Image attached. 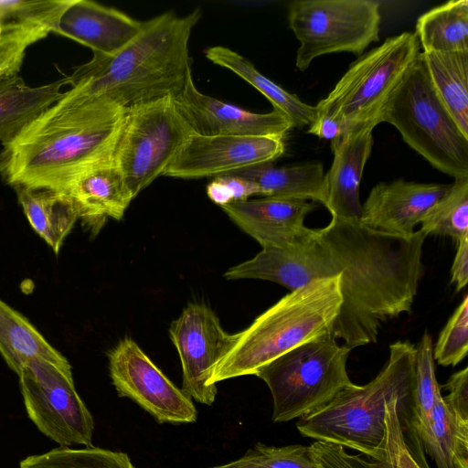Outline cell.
<instances>
[{"label":"cell","instance_id":"cell-17","mask_svg":"<svg viewBox=\"0 0 468 468\" xmlns=\"http://www.w3.org/2000/svg\"><path fill=\"white\" fill-rule=\"evenodd\" d=\"M450 186L403 179L380 182L370 190L362 205L359 223L378 231L409 237Z\"/></svg>","mask_w":468,"mask_h":468},{"label":"cell","instance_id":"cell-33","mask_svg":"<svg viewBox=\"0 0 468 468\" xmlns=\"http://www.w3.org/2000/svg\"><path fill=\"white\" fill-rule=\"evenodd\" d=\"M71 0H0V27H45L53 31Z\"/></svg>","mask_w":468,"mask_h":468},{"label":"cell","instance_id":"cell-8","mask_svg":"<svg viewBox=\"0 0 468 468\" xmlns=\"http://www.w3.org/2000/svg\"><path fill=\"white\" fill-rule=\"evenodd\" d=\"M420 43L413 32L387 38L354 61L331 92L317 105V114L342 123L346 133L379 124L380 112L415 61Z\"/></svg>","mask_w":468,"mask_h":468},{"label":"cell","instance_id":"cell-6","mask_svg":"<svg viewBox=\"0 0 468 468\" xmlns=\"http://www.w3.org/2000/svg\"><path fill=\"white\" fill-rule=\"evenodd\" d=\"M380 122L394 126L437 170L454 180L468 177V137L437 95L421 52L385 103Z\"/></svg>","mask_w":468,"mask_h":468},{"label":"cell","instance_id":"cell-5","mask_svg":"<svg viewBox=\"0 0 468 468\" xmlns=\"http://www.w3.org/2000/svg\"><path fill=\"white\" fill-rule=\"evenodd\" d=\"M416 352V346L409 341L391 344L388 362L370 382L345 388L322 408L299 418V432L315 441L356 450L371 459L379 458L387 403L399 396L411 405Z\"/></svg>","mask_w":468,"mask_h":468},{"label":"cell","instance_id":"cell-28","mask_svg":"<svg viewBox=\"0 0 468 468\" xmlns=\"http://www.w3.org/2000/svg\"><path fill=\"white\" fill-rule=\"evenodd\" d=\"M431 82L468 137V52H421Z\"/></svg>","mask_w":468,"mask_h":468},{"label":"cell","instance_id":"cell-19","mask_svg":"<svg viewBox=\"0 0 468 468\" xmlns=\"http://www.w3.org/2000/svg\"><path fill=\"white\" fill-rule=\"evenodd\" d=\"M144 22L93 1L71 0L52 32L90 48L93 54L112 56L141 32Z\"/></svg>","mask_w":468,"mask_h":468},{"label":"cell","instance_id":"cell-40","mask_svg":"<svg viewBox=\"0 0 468 468\" xmlns=\"http://www.w3.org/2000/svg\"><path fill=\"white\" fill-rule=\"evenodd\" d=\"M308 133L320 139L333 142L346 133L342 123L333 118L318 115L315 121L309 126Z\"/></svg>","mask_w":468,"mask_h":468},{"label":"cell","instance_id":"cell-20","mask_svg":"<svg viewBox=\"0 0 468 468\" xmlns=\"http://www.w3.org/2000/svg\"><path fill=\"white\" fill-rule=\"evenodd\" d=\"M410 401L392 397L386 406L382 455L369 460L349 454L344 447L315 441L307 446L310 458L319 468H422L405 441L402 429L408 420Z\"/></svg>","mask_w":468,"mask_h":468},{"label":"cell","instance_id":"cell-21","mask_svg":"<svg viewBox=\"0 0 468 468\" xmlns=\"http://www.w3.org/2000/svg\"><path fill=\"white\" fill-rule=\"evenodd\" d=\"M65 192L92 230L108 218L121 219L133 199L112 155L80 174Z\"/></svg>","mask_w":468,"mask_h":468},{"label":"cell","instance_id":"cell-9","mask_svg":"<svg viewBox=\"0 0 468 468\" xmlns=\"http://www.w3.org/2000/svg\"><path fill=\"white\" fill-rule=\"evenodd\" d=\"M193 133L175 97L125 110L112 157L133 198L164 176Z\"/></svg>","mask_w":468,"mask_h":468},{"label":"cell","instance_id":"cell-15","mask_svg":"<svg viewBox=\"0 0 468 468\" xmlns=\"http://www.w3.org/2000/svg\"><path fill=\"white\" fill-rule=\"evenodd\" d=\"M176 103L194 133L205 136H269L283 139L293 128L282 112L256 113L200 92L188 76Z\"/></svg>","mask_w":468,"mask_h":468},{"label":"cell","instance_id":"cell-24","mask_svg":"<svg viewBox=\"0 0 468 468\" xmlns=\"http://www.w3.org/2000/svg\"><path fill=\"white\" fill-rule=\"evenodd\" d=\"M18 203L34 230L58 254L79 219L77 208L65 191L15 187Z\"/></svg>","mask_w":468,"mask_h":468},{"label":"cell","instance_id":"cell-11","mask_svg":"<svg viewBox=\"0 0 468 468\" xmlns=\"http://www.w3.org/2000/svg\"><path fill=\"white\" fill-rule=\"evenodd\" d=\"M18 377L27 416L44 435L62 447L92 446L94 420L75 388L71 371L36 358Z\"/></svg>","mask_w":468,"mask_h":468},{"label":"cell","instance_id":"cell-4","mask_svg":"<svg viewBox=\"0 0 468 468\" xmlns=\"http://www.w3.org/2000/svg\"><path fill=\"white\" fill-rule=\"evenodd\" d=\"M342 304L340 274L291 291L243 331L215 367L210 385L255 375L288 351L328 334Z\"/></svg>","mask_w":468,"mask_h":468},{"label":"cell","instance_id":"cell-3","mask_svg":"<svg viewBox=\"0 0 468 468\" xmlns=\"http://www.w3.org/2000/svg\"><path fill=\"white\" fill-rule=\"evenodd\" d=\"M202 16L169 11L144 22L139 35L112 56L93 54L66 77L79 93L127 110L177 96L192 73L188 43Z\"/></svg>","mask_w":468,"mask_h":468},{"label":"cell","instance_id":"cell-1","mask_svg":"<svg viewBox=\"0 0 468 468\" xmlns=\"http://www.w3.org/2000/svg\"><path fill=\"white\" fill-rule=\"evenodd\" d=\"M317 232L333 276H341L334 337L350 348L376 343L386 322L411 310L427 236L421 230L398 236L335 218Z\"/></svg>","mask_w":468,"mask_h":468},{"label":"cell","instance_id":"cell-18","mask_svg":"<svg viewBox=\"0 0 468 468\" xmlns=\"http://www.w3.org/2000/svg\"><path fill=\"white\" fill-rule=\"evenodd\" d=\"M373 126H362L331 142L334 159L324 174V204L332 218L359 222V186L373 147Z\"/></svg>","mask_w":468,"mask_h":468},{"label":"cell","instance_id":"cell-36","mask_svg":"<svg viewBox=\"0 0 468 468\" xmlns=\"http://www.w3.org/2000/svg\"><path fill=\"white\" fill-rule=\"evenodd\" d=\"M49 33L45 27H0V80L18 74L28 48Z\"/></svg>","mask_w":468,"mask_h":468},{"label":"cell","instance_id":"cell-10","mask_svg":"<svg viewBox=\"0 0 468 468\" xmlns=\"http://www.w3.org/2000/svg\"><path fill=\"white\" fill-rule=\"evenodd\" d=\"M289 26L300 42L295 66L305 70L323 55L360 56L379 40L380 3L374 0H296L289 5Z\"/></svg>","mask_w":468,"mask_h":468},{"label":"cell","instance_id":"cell-25","mask_svg":"<svg viewBox=\"0 0 468 468\" xmlns=\"http://www.w3.org/2000/svg\"><path fill=\"white\" fill-rule=\"evenodd\" d=\"M0 354L17 376L29 361L41 358L71 371L68 359L56 350L20 313L0 299Z\"/></svg>","mask_w":468,"mask_h":468},{"label":"cell","instance_id":"cell-12","mask_svg":"<svg viewBox=\"0 0 468 468\" xmlns=\"http://www.w3.org/2000/svg\"><path fill=\"white\" fill-rule=\"evenodd\" d=\"M109 372L117 394L128 398L158 423L196 422L192 399L177 388L131 338L109 353Z\"/></svg>","mask_w":468,"mask_h":468},{"label":"cell","instance_id":"cell-39","mask_svg":"<svg viewBox=\"0 0 468 468\" xmlns=\"http://www.w3.org/2000/svg\"><path fill=\"white\" fill-rule=\"evenodd\" d=\"M456 254L451 269V282L456 290L463 289L468 282V236L458 242Z\"/></svg>","mask_w":468,"mask_h":468},{"label":"cell","instance_id":"cell-37","mask_svg":"<svg viewBox=\"0 0 468 468\" xmlns=\"http://www.w3.org/2000/svg\"><path fill=\"white\" fill-rule=\"evenodd\" d=\"M207 194L220 207L261 195L259 187L252 181L231 174L214 177L207 186Z\"/></svg>","mask_w":468,"mask_h":468},{"label":"cell","instance_id":"cell-13","mask_svg":"<svg viewBox=\"0 0 468 468\" xmlns=\"http://www.w3.org/2000/svg\"><path fill=\"white\" fill-rule=\"evenodd\" d=\"M169 335L181 360V389L196 401L212 405L218 389L209 379L232 347L236 334L227 333L207 305L191 303L171 324Z\"/></svg>","mask_w":468,"mask_h":468},{"label":"cell","instance_id":"cell-23","mask_svg":"<svg viewBox=\"0 0 468 468\" xmlns=\"http://www.w3.org/2000/svg\"><path fill=\"white\" fill-rule=\"evenodd\" d=\"M68 85L66 78L32 87L18 75L0 80V142L11 141L26 125L51 106Z\"/></svg>","mask_w":468,"mask_h":468},{"label":"cell","instance_id":"cell-30","mask_svg":"<svg viewBox=\"0 0 468 468\" xmlns=\"http://www.w3.org/2000/svg\"><path fill=\"white\" fill-rule=\"evenodd\" d=\"M416 349L415 384L408 420L402 432L418 463L422 468H429L420 444L419 432L441 386L436 379L432 339L428 332L424 333Z\"/></svg>","mask_w":468,"mask_h":468},{"label":"cell","instance_id":"cell-27","mask_svg":"<svg viewBox=\"0 0 468 468\" xmlns=\"http://www.w3.org/2000/svg\"><path fill=\"white\" fill-rule=\"evenodd\" d=\"M205 55L214 64L229 69L258 90L270 101L274 110L283 112L290 119L293 128L309 127L315 121L316 106L302 101L295 94L265 77L238 52L223 46H215L207 48Z\"/></svg>","mask_w":468,"mask_h":468},{"label":"cell","instance_id":"cell-14","mask_svg":"<svg viewBox=\"0 0 468 468\" xmlns=\"http://www.w3.org/2000/svg\"><path fill=\"white\" fill-rule=\"evenodd\" d=\"M285 151L283 139L269 136H205L192 133L164 176L194 179L219 176L273 162Z\"/></svg>","mask_w":468,"mask_h":468},{"label":"cell","instance_id":"cell-26","mask_svg":"<svg viewBox=\"0 0 468 468\" xmlns=\"http://www.w3.org/2000/svg\"><path fill=\"white\" fill-rule=\"evenodd\" d=\"M419 441L437 468H468V424L450 411L441 388L420 430Z\"/></svg>","mask_w":468,"mask_h":468},{"label":"cell","instance_id":"cell-7","mask_svg":"<svg viewBox=\"0 0 468 468\" xmlns=\"http://www.w3.org/2000/svg\"><path fill=\"white\" fill-rule=\"evenodd\" d=\"M352 348L339 346L333 334L304 343L261 368L256 376L270 388L274 422L310 414L353 387L346 371Z\"/></svg>","mask_w":468,"mask_h":468},{"label":"cell","instance_id":"cell-32","mask_svg":"<svg viewBox=\"0 0 468 468\" xmlns=\"http://www.w3.org/2000/svg\"><path fill=\"white\" fill-rule=\"evenodd\" d=\"M19 468H135L127 453L98 447L71 449L55 448L40 454L30 455L19 463Z\"/></svg>","mask_w":468,"mask_h":468},{"label":"cell","instance_id":"cell-38","mask_svg":"<svg viewBox=\"0 0 468 468\" xmlns=\"http://www.w3.org/2000/svg\"><path fill=\"white\" fill-rule=\"evenodd\" d=\"M442 387L449 391L442 399L450 411L468 424V367L452 374Z\"/></svg>","mask_w":468,"mask_h":468},{"label":"cell","instance_id":"cell-34","mask_svg":"<svg viewBox=\"0 0 468 468\" xmlns=\"http://www.w3.org/2000/svg\"><path fill=\"white\" fill-rule=\"evenodd\" d=\"M210 468H319L307 447L300 444L268 446L258 442L236 461Z\"/></svg>","mask_w":468,"mask_h":468},{"label":"cell","instance_id":"cell-2","mask_svg":"<svg viewBox=\"0 0 468 468\" xmlns=\"http://www.w3.org/2000/svg\"><path fill=\"white\" fill-rule=\"evenodd\" d=\"M125 110L74 89L2 145L0 176L12 187L66 191L84 171L111 157Z\"/></svg>","mask_w":468,"mask_h":468},{"label":"cell","instance_id":"cell-31","mask_svg":"<svg viewBox=\"0 0 468 468\" xmlns=\"http://www.w3.org/2000/svg\"><path fill=\"white\" fill-rule=\"evenodd\" d=\"M420 223L426 236H449L457 242L468 236V177L454 180Z\"/></svg>","mask_w":468,"mask_h":468},{"label":"cell","instance_id":"cell-35","mask_svg":"<svg viewBox=\"0 0 468 468\" xmlns=\"http://www.w3.org/2000/svg\"><path fill=\"white\" fill-rule=\"evenodd\" d=\"M468 351V295L465 294L433 346V358L443 367L456 366Z\"/></svg>","mask_w":468,"mask_h":468},{"label":"cell","instance_id":"cell-16","mask_svg":"<svg viewBox=\"0 0 468 468\" xmlns=\"http://www.w3.org/2000/svg\"><path fill=\"white\" fill-rule=\"evenodd\" d=\"M314 202L263 197L222 206L223 211L262 248H292L310 240L316 229L304 226Z\"/></svg>","mask_w":468,"mask_h":468},{"label":"cell","instance_id":"cell-29","mask_svg":"<svg viewBox=\"0 0 468 468\" xmlns=\"http://www.w3.org/2000/svg\"><path fill=\"white\" fill-rule=\"evenodd\" d=\"M415 35L424 53L468 52V1L451 0L422 14Z\"/></svg>","mask_w":468,"mask_h":468},{"label":"cell","instance_id":"cell-22","mask_svg":"<svg viewBox=\"0 0 468 468\" xmlns=\"http://www.w3.org/2000/svg\"><path fill=\"white\" fill-rule=\"evenodd\" d=\"M229 174L252 181L263 197L324 204V172L320 162L278 167L269 162Z\"/></svg>","mask_w":468,"mask_h":468}]
</instances>
